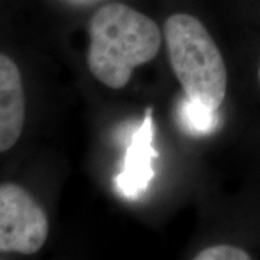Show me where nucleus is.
Here are the masks:
<instances>
[{
    "mask_svg": "<svg viewBox=\"0 0 260 260\" xmlns=\"http://www.w3.org/2000/svg\"><path fill=\"white\" fill-rule=\"evenodd\" d=\"M90 73L106 87L120 90L136 67L152 61L162 45L155 20L124 3H109L90 20Z\"/></svg>",
    "mask_w": 260,
    "mask_h": 260,
    "instance_id": "f257e3e1",
    "label": "nucleus"
},
{
    "mask_svg": "<svg viewBox=\"0 0 260 260\" xmlns=\"http://www.w3.org/2000/svg\"><path fill=\"white\" fill-rule=\"evenodd\" d=\"M164 38L169 62L186 99L218 110L227 91V70L204 23L188 13L171 15Z\"/></svg>",
    "mask_w": 260,
    "mask_h": 260,
    "instance_id": "f03ea898",
    "label": "nucleus"
},
{
    "mask_svg": "<svg viewBox=\"0 0 260 260\" xmlns=\"http://www.w3.org/2000/svg\"><path fill=\"white\" fill-rule=\"evenodd\" d=\"M44 208L18 184H0V253L34 254L48 239Z\"/></svg>",
    "mask_w": 260,
    "mask_h": 260,
    "instance_id": "7ed1b4c3",
    "label": "nucleus"
},
{
    "mask_svg": "<svg viewBox=\"0 0 260 260\" xmlns=\"http://www.w3.org/2000/svg\"><path fill=\"white\" fill-rule=\"evenodd\" d=\"M153 109L148 107L142 124L127 146L120 174L114 178L116 191L124 198H136L143 194L155 175L153 160L158 152L153 148Z\"/></svg>",
    "mask_w": 260,
    "mask_h": 260,
    "instance_id": "20e7f679",
    "label": "nucleus"
},
{
    "mask_svg": "<svg viewBox=\"0 0 260 260\" xmlns=\"http://www.w3.org/2000/svg\"><path fill=\"white\" fill-rule=\"evenodd\" d=\"M25 93L18 65L0 54V153L9 150L25 124Z\"/></svg>",
    "mask_w": 260,
    "mask_h": 260,
    "instance_id": "39448f33",
    "label": "nucleus"
},
{
    "mask_svg": "<svg viewBox=\"0 0 260 260\" xmlns=\"http://www.w3.org/2000/svg\"><path fill=\"white\" fill-rule=\"evenodd\" d=\"M178 117L186 132L195 136L211 133L220 123L218 110L210 109L201 103L191 102L186 97L178 109Z\"/></svg>",
    "mask_w": 260,
    "mask_h": 260,
    "instance_id": "423d86ee",
    "label": "nucleus"
},
{
    "mask_svg": "<svg viewBox=\"0 0 260 260\" xmlns=\"http://www.w3.org/2000/svg\"><path fill=\"white\" fill-rule=\"evenodd\" d=\"M195 260H250V254L240 247L230 244H217L198 251Z\"/></svg>",
    "mask_w": 260,
    "mask_h": 260,
    "instance_id": "0eeeda50",
    "label": "nucleus"
},
{
    "mask_svg": "<svg viewBox=\"0 0 260 260\" xmlns=\"http://www.w3.org/2000/svg\"><path fill=\"white\" fill-rule=\"evenodd\" d=\"M259 81H260V68H259Z\"/></svg>",
    "mask_w": 260,
    "mask_h": 260,
    "instance_id": "6e6552de",
    "label": "nucleus"
}]
</instances>
